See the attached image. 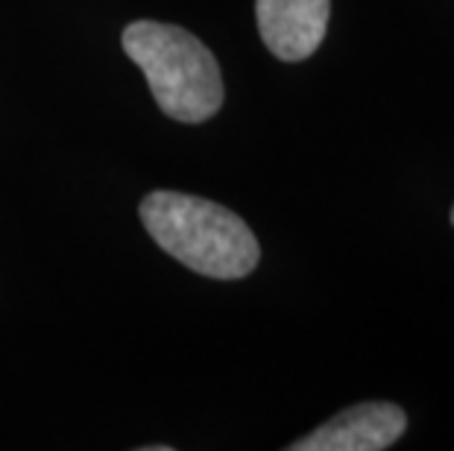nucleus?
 Returning <instances> with one entry per match:
<instances>
[{
    "mask_svg": "<svg viewBox=\"0 0 454 451\" xmlns=\"http://www.w3.org/2000/svg\"><path fill=\"white\" fill-rule=\"evenodd\" d=\"M141 223L161 253L208 278H244L258 267L261 246L235 211L211 199L153 191L138 206Z\"/></svg>",
    "mask_w": 454,
    "mask_h": 451,
    "instance_id": "f257e3e1",
    "label": "nucleus"
},
{
    "mask_svg": "<svg viewBox=\"0 0 454 451\" xmlns=\"http://www.w3.org/2000/svg\"><path fill=\"white\" fill-rule=\"evenodd\" d=\"M123 53L147 76L159 109L173 121L202 123L223 105V76L215 53L176 24L135 21L121 35Z\"/></svg>",
    "mask_w": 454,
    "mask_h": 451,
    "instance_id": "f03ea898",
    "label": "nucleus"
},
{
    "mask_svg": "<svg viewBox=\"0 0 454 451\" xmlns=\"http://www.w3.org/2000/svg\"><path fill=\"white\" fill-rule=\"evenodd\" d=\"M408 428V414L393 401H364L340 410L291 451H381L390 448Z\"/></svg>",
    "mask_w": 454,
    "mask_h": 451,
    "instance_id": "7ed1b4c3",
    "label": "nucleus"
},
{
    "mask_svg": "<svg viewBox=\"0 0 454 451\" xmlns=\"http://www.w3.org/2000/svg\"><path fill=\"white\" fill-rule=\"evenodd\" d=\"M332 0H255L258 33L282 62H302L317 53L328 30Z\"/></svg>",
    "mask_w": 454,
    "mask_h": 451,
    "instance_id": "20e7f679",
    "label": "nucleus"
},
{
    "mask_svg": "<svg viewBox=\"0 0 454 451\" xmlns=\"http://www.w3.org/2000/svg\"><path fill=\"white\" fill-rule=\"evenodd\" d=\"M451 223H454V208H451Z\"/></svg>",
    "mask_w": 454,
    "mask_h": 451,
    "instance_id": "39448f33",
    "label": "nucleus"
}]
</instances>
